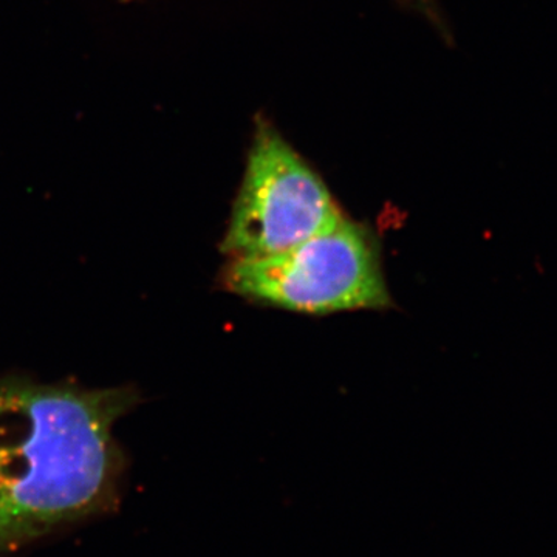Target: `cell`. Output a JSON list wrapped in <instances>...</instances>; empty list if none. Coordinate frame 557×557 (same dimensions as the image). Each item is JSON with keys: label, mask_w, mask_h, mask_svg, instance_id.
Here are the masks:
<instances>
[{"label": "cell", "mask_w": 557, "mask_h": 557, "mask_svg": "<svg viewBox=\"0 0 557 557\" xmlns=\"http://www.w3.org/2000/svg\"><path fill=\"white\" fill-rule=\"evenodd\" d=\"M429 2V0H421V3H426Z\"/></svg>", "instance_id": "obj_4"}, {"label": "cell", "mask_w": 557, "mask_h": 557, "mask_svg": "<svg viewBox=\"0 0 557 557\" xmlns=\"http://www.w3.org/2000/svg\"><path fill=\"white\" fill-rule=\"evenodd\" d=\"M346 215L327 185L270 123L259 121L222 252L230 259L276 255Z\"/></svg>", "instance_id": "obj_3"}, {"label": "cell", "mask_w": 557, "mask_h": 557, "mask_svg": "<svg viewBox=\"0 0 557 557\" xmlns=\"http://www.w3.org/2000/svg\"><path fill=\"white\" fill-rule=\"evenodd\" d=\"M222 285L242 298L307 314L392 306L379 240L347 218L276 255L230 259Z\"/></svg>", "instance_id": "obj_2"}, {"label": "cell", "mask_w": 557, "mask_h": 557, "mask_svg": "<svg viewBox=\"0 0 557 557\" xmlns=\"http://www.w3.org/2000/svg\"><path fill=\"white\" fill-rule=\"evenodd\" d=\"M127 387L0 381V557L112 507Z\"/></svg>", "instance_id": "obj_1"}]
</instances>
